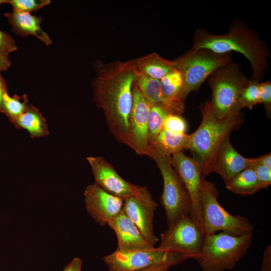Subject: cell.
<instances>
[{
  "instance_id": "32",
  "label": "cell",
  "mask_w": 271,
  "mask_h": 271,
  "mask_svg": "<svg viewBox=\"0 0 271 271\" xmlns=\"http://www.w3.org/2000/svg\"><path fill=\"white\" fill-rule=\"evenodd\" d=\"M17 49L13 38L6 32L0 30V53L8 55Z\"/></svg>"
},
{
  "instance_id": "26",
  "label": "cell",
  "mask_w": 271,
  "mask_h": 271,
  "mask_svg": "<svg viewBox=\"0 0 271 271\" xmlns=\"http://www.w3.org/2000/svg\"><path fill=\"white\" fill-rule=\"evenodd\" d=\"M169 114L171 113L164 107L151 105L148 123V138L150 145L163 130L164 121Z\"/></svg>"
},
{
  "instance_id": "7",
  "label": "cell",
  "mask_w": 271,
  "mask_h": 271,
  "mask_svg": "<svg viewBox=\"0 0 271 271\" xmlns=\"http://www.w3.org/2000/svg\"><path fill=\"white\" fill-rule=\"evenodd\" d=\"M150 158L155 161L163 178V191L160 201L165 210L169 226L180 217L191 215V198L172 165L171 156L162 155L152 149Z\"/></svg>"
},
{
  "instance_id": "29",
  "label": "cell",
  "mask_w": 271,
  "mask_h": 271,
  "mask_svg": "<svg viewBox=\"0 0 271 271\" xmlns=\"http://www.w3.org/2000/svg\"><path fill=\"white\" fill-rule=\"evenodd\" d=\"M187 128V122L180 115L169 114L164 121V128L174 133H185Z\"/></svg>"
},
{
  "instance_id": "3",
  "label": "cell",
  "mask_w": 271,
  "mask_h": 271,
  "mask_svg": "<svg viewBox=\"0 0 271 271\" xmlns=\"http://www.w3.org/2000/svg\"><path fill=\"white\" fill-rule=\"evenodd\" d=\"M200 109L202 120L195 131L189 134L187 149L193 154V159L198 163L202 176L205 179L213 172L220 148L231 132L241 125L243 116L240 113L231 118L220 119L212 111L208 100L200 105Z\"/></svg>"
},
{
  "instance_id": "1",
  "label": "cell",
  "mask_w": 271,
  "mask_h": 271,
  "mask_svg": "<svg viewBox=\"0 0 271 271\" xmlns=\"http://www.w3.org/2000/svg\"><path fill=\"white\" fill-rule=\"evenodd\" d=\"M136 76L132 60L97 66L92 82L94 99L105 114L115 139L126 144L133 103L132 86Z\"/></svg>"
},
{
  "instance_id": "15",
  "label": "cell",
  "mask_w": 271,
  "mask_h": 271,
  "mask_svg": "<svg viewBox=\"0 0 271 271\" xmlns=\"http://www.w3.org/2000/svg\"><path fill=\"white\" fill-rule=\"evenodd\" d=\"M97 184L107 192L124 201L139 193L142 186L133 185L123 179L113 167L102 157H88Z\"/></svg>"
},
{
  "instance_id": "22",
  "label": "cell",
  "mask_w": 271,
  "mask_h": 271,
  "mask_svg": "<svg viewBox=\"0 0 271 271\" xmlns=\"http://www.w3.org/2000/svg\"><path fill=\"white\" fill-rule=\"evenodd\" d=\"M13 124L17 128L26 130L32 138H40L49 133L45 118L32 104L28 105Z\"/></svg>"
},
{
  "instance_id": "30",
  "label": "cell",
  "mask_w": 271,
  "mask_h": 271,
  "mask_svg": "<svg viewBox=\"0 0 271 271\" xmlns=\"http://www.w3.org/2000/svg\"><path fill=\"white\" fill-rule=\"evenodd\" d=\"M260 103H263L266 116H271V83L270 80L259 83Z\"/></svg>"
},
{
  "instance_id": "37",
  "label": "cell",
  "mask_w": 271,
  "mask_h": 271,
  "mask_svg": "<svg viewBox=\"0 0 271 271\" xmlns=\"http://www.w3.org/2000/svg\"><path fill=\"white\" fill-rule=\"evenodd\" d=\"M11 65V62L8 55L0 53V72L6 71Z\"/></svg>"
},
{
  "instance_id": "14",
  "label": "cell",
  "mask_w": 271,
  "mask_h": 271,
  "mask_svg": "<svg viewBox=\"0 0 271 271\" xmlns=\"http://www.w3.org/2000/svg\"><path fill=\"white\" fill-rule=\"evenodd\" d=\"M84 196L88 213L101 226L110 224L123 210L124 200L107 192L96 183L86 188Z\"/></svg>"
},
{
  "instance_id": "24",
  "label": "cell",
  "mask_w": 271,
  "mask_h": 271,
  "mask_svg": "<svg viewBox=\"0 0 271 271\" xmlns=\"http://www.w3.org/2000/svg\"><path fill=\"white\" fill-rule=\"evenodd\" d=\"M226 188L238 195H252L261 189L256 175L252 167L247 168L225 183Z\"/></svg>"
},
{
  "instance_id": "21",
  "label": "cell",
  "mask_w": 271,
  "mask_h": 271,
  "mask_svg": "<svg viewBox=\"0 0 271 271\" xmlns=\"http://www.w3.org/2000/svg\"><path fill=\"white\" fill-rule=\"evenodd\" d=\"M136 73L133 84L151 105L163 106L171 114L179 115L176 108L164 97L160 87V80L150 78L136 71Z\"/></svg>"
},
{
  "instance_id": "11",
  "label": "cell",
  "mask_w": 271,
  "mask_h": 271,
  "mask_svg": "<svg viewBox=\"0 0 271 271\" xmlns=\"http://www.w3.org/2000/svg\"><path fill=\"white\" fill-rule=\"evenodd\" d=\"M132 94L133 103L126 145L137 154L150 157L152 148L149 141L148 123L151 104L133 83Z\"/></svg>"
},
{
  "instance_id": "13",
  "label": "cell",
  "mask_w": 271,
  "mask_h": 271,
  "mask_svg": "<svg viewBox=\"0 0 271 271\" xmlns=\"http://www.w3.org/2000/svg\"><path fill=\"white\" fill-rule=\"evenodd\" d=\"M158 204L146 187L124 201L123 210L146 240L154 246L158 238L154 234L153 218Z\"/></svg>"
},
{
  "instance_id": "20",
  "label": "cell",
  "mask_w": 271,
  "mask_h": 271,
  "mask_svg": "<svg viewBox=\"0 0 271 271\" xmlns=\"http://www.w3.org/2000/svg\"><path fill=\"white\" fill-rule=\"evenodd\" d=\"M162 94L181 115L185 110V85L181 73L177 70L170 72L160 80Z\"/></svg>"
},
{
  "instance_id": "2",
  "label": "cell",
  "mask_w": 271,
  "mask_h": 271,
  "mask_svg": "<svg viewBox=\"0 0 271 271\" xmlns=\"http://www.w3.org/2000/svg\"><path fill=\"white\" fill-rule=\"evenodd\" d=\"M209 49L219 54L235 51L243 55L252 68L251 79L259 82L267 70L269 50L257 33L245 23L233 22L229 32L224 35L212 34L204 29L198 28L194 33L192 50Z\"/></svg>"
},
{
  "instance_id": "34",
  "label": "cell",
  "mask_w": 271,
  "mask_h": 271,
  "mask_svg": "<svg viewBox=\"0 0 271 271\" xmlns=\"http://www.w3.org/2000/svg\"><path fill=\"white\" fill-rule=\"evenodd\" d=\"M82 264V260L79 257H75L65 267L63 271H81Z\"/></svg>"
},
{
  "instance_id": "38",
  "label": "cell",
  "mask_w": 271,
  "mask_h": 271,
  "mask_svg": "<svg viewBox=\"0 0 271 271\" xmlns=\"http://www.w3.org/2000/svg\"><path fill=\"white\" fill-rule=\"evenodd\" d=\"M8 89L6 82L0 72V111L3 112V95L8 92Z\"/></svg>"
},
{
  "instance_id": "4",
  "label": "cell",
  "mask_w": 271,
  "mask_h": 271,
  "mask_svg": "<svg viewBox=\"0 0 271 271\" xmlns=\"http://www.w3.org/2000/svg\"><path fill=\"white\" fill-rule=\"evenodd\" d=\"M248 81L233 62L217 69L208 77L212 90L211 107L218 118L227 119L241 113L240 93Z\"/></svg>"
},
{
  "instance_id": "25",
  "label": "cell",
  "mask_w": 271,
  "mask_h": 271,
  "mask_svg": "<svg viewBox=\"0 0 271 271\" xmlns=\"http://www.w3.org/2000/svg\"><path fill=\"white\" fill-rule=\"evenodd\" d=\"M27 95L21 97L17 95L10 96L8 92L3 95V112L12 123L25 111L29 105Z\"/></svg>"
},
{
  "instance_id": "39",
  "label": "cell",
  "mask_w": 271,
  "mask_h": 271,
  "mask_svg": "<svg viewBox=\"0 0 271 271\" xmlns=\"http://www.w3.org/2000/svg\"><path fill=\"white\" fill-rule=\"evenodd\" d=\"M7 0H0V5L4 3H6Z\"/></svg>"
},
{
  "instance_id": "16",
  "label": "cell",
  "mask_w": 271,
  "mask_h": 271,
  "mask_svg": "<svg viewBox=\"0 0 271 271\" xmlns=\"http://www.w3.org/2000/svg\"><path fill=\"white\" fill-rule=\"evenodd\" d=\"M254 163V158H245L234 149L229 137L218 151L213 172L218 174L225 183L242 170L252 167Z\"/></svg>"
},
{
  "instance_id": "8",
  "label": "cell",
  "mask_w": 271,
  "mask_h": 271,
  "mask_svg": "<svg viewBox=\"0 0 271 271\" xmlns=\"http://www.w3.org/2000/svg\"><path fill=\"white\" fill-rule=\"evenodd\" d=\"M174 61L182 75L186 97L197 91L216 70L233 62L230 53L219 54L207 49H190Z\"/></svg>"
},
{
  "instance_id": "31",
  "label": "cell",
  "mask_w": 271,
  "mask_h": 271,
  "mask_svg": "<svg viewBox=\"0 0 271 271\" xmlns=\"http://www.w3.org/2000/svg\"><path fill=\"white\" fill-rule=\"evenodd\" d=\"M252 168L254 171L261 189L267 188L271 184V169L254 163Z\"/></svg>"
},
{
  "instance_id": "9",
  "label": "cell",
  "mask_w": 271,
  "mask_h": 271,
  "mask_svg": "<svg viewBox=\"0 0 271 271\" xmlns=\"http://www.w3.org/2000/svg\"><path fill=\"white\" fill-rule=\"evenodd\" d=\"M205 234L189 215L183 216L161 234L160 248L179 254L186 259L199 256Z\"/></svg>"
},
{
  "instance_id": "23",
  "label": "cell",
  "mask_w": 271,
  "mask_h": 271,
  "mask_svg": "<svg viewBox=\"0 0 271 271\" xmlns=\"http://www.w3.org/2000/svg\"><path fill=\"white\" fill-rule=\"evenodd\" d=\"M189 139V134L174 133L164 128L151 146L162 155L172 156L187 149Z\"/></svg>"
},
{
  "instance_id": "17",
  "label": "cell",
  "mask_w": 271,
  "mask_h": 271,
  "mask_svg": "<svg viewBox=\"0 0 271 271\" xmlns=\"http://www.w3.org/2000/svg\"><path fill=\"white\" fill-rule=\"evenodd\" d=\"M108 225L117 236V249L127 251L150 249L155 247L146 240L123 210Z\"/></svg>"
},
{
  "instance_id": "5",
  "label": "cell",
  "mask_w": 271,
  "mask_h": 271,
  "mask_svg": "<svg viewBox=\"0 0 271 271\" xmlns=\"http://www.w3.org/2000/svg\"><path fill=\"white\" fill-rule=\"evenodd\" d=\"M252 236V234L236 236L222 232L205 235L196 260L202 271L231 269L246 254Z\"/></svg>"
},
{
  "instance_id": "36",
  "label": "cell",
  "mask_w": 271,
  "mask_h": 271,
  "mask_svg": "<svg viewBox=\"0 0 271 271\" xmlns=\"http://www.w3.org/2000/svg\"><path fill=\"white\" fill-rule=\"evenodd\" d=\"M255 159V163L271 169V154L268 153Z\"/></svg>"
},
{
  "instance_id": "33",
  "label": "cell",
  "mask_w": 271,
  "mask_h": 271,
  "mask_svg": "<svg viewBox=\"0 0 271 271\" xmlns=\"http://www.w3.org/2000/svg\"><path fill=\"white\" fill-rule=\"evenodd\" d=\"M261 271H271V246L268 245L265 248L261 266Z\"/></svg>"
},
{
  "instance_id": "35",
  "label": "cell",
  "mask_w": 271,
  "mask_h": 271,
  "mask_svg": "<svg viewBox=\"0 0 271 271\" xmlns=\"http://www.w3.org/2000/svg\"><path fill=\"white\" fill-rule=\"evenodd\" d=\"M173 265L168 263L155 264L136 271H169Z\"/></svg>"
},
{
  "instance_id": "10",
  "label": "cell",
  "mask_w": 271,
  "mask_h": 271,
  "mask_svg": "<svg viewBox=\"0 0 271 271\" xmlns=\"http://www.w3.org/2000/svg\"><path fill=\"white\" fill-rule=\"evenodd\" d=\"M109 271H136L155 264L168 263L173 266L186 260L182 256L160 247L150 249L120 250L117 249L104 257Z\"/></svg>"
},
{
  "instance_id": "28",
  "label": "cell",
  "mask_w": 271,
  "mask_h": 271,
  "mask_svg": "<svg viewBox=\"0 0 271 271\" xmlns=\"http://www.w3.org/2000/svg\"><path fill=\"white\" fill-rule=\"evenodd\" d=\"M50 3L49 0H7L6 2L12 6L14 10L29 13L37 11Z\"/></svg>"
},
{
  "instance_id": "6",
  "label": "cell",
  "mask_w": 271,
  "mask_h": 271,
  "mask_svg": "<svg viewBox=\"0 0 271 271\" xmlns=\"http://www.w3.org/2000/svg\"><path fill=\"white\" fill-rule=\"evenodd\" d=\"M218 195L215 185L203 178L201 204L204 234L218 231L236 236L252 234L253 227L248 219L229 213L218 202Z\"/></svg>"
},
{
  "instance_id": "19",
  "label": "cell",
  "mask_w": 271,
  "mask_h": 271,
  "mask_svg": "<svg viewBox=\"0 0 271 271\" xmlns=\"http://www.w3.org/2000/svg\"><path fill=\"white\" fill-rule=\"evenodd\" d=\"M132 61L137 72L159 80L176 70L174 60L166 59L156 52Z\"/></svg>"
},
{
  "instance_id": "12",
  "label": "cell",
  "mask_w": 271,
  "mask_h": 271,
  "mask_svg": "<svg viewBox=\"0 0 271 271\" xmlns=\"http://www.w3.org/2000/svg\"><path fill=\"white\" fill-rule=\"evenodd\" d=\"M171 163L190 196L192 212L190 216L203 232L201 204V183L203 178L200 167L194 159L187 156L183 151L173 155Z\"/></svg>"
},
{
  "instance_id": "18",
  "label": "cell",
  "mask_w": 271,
  "mask_h": 271,
  "mask_svg": "<svg viewBox=\"0 0 271 271\" xmlns=\"http://www.w3.org/2000/svg\"><path fill=\"white\" fill-rule=\"evenodd\" d=\"M12 28V31L18 35L36 37L47 45L52 43L48 35L41 28L42 18L32 15L29 13L13 10V12L4 14Z\"/></svg>"
},
{
  "instance_id": "27",
  "label": "cell",
  "mask_w": 271,
  "mask_h": 271,
  "mask_svg": "<svg viewBox=\"0 0 271 271\" xmlns=\"http://www.w3.org/2000/svg\"><path fill=\"white\" fill-rule=\"evenodd\" d=\"M259 83L250 79L242 88L239 99L241 109L247 108L252 109L255 105L260 103Z\"/></svg>"
}]
</instances>
